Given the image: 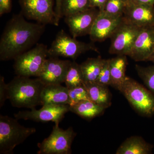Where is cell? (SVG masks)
Returning a JSON list of instances; mask_svg holds the SVG:
<instances>
[{"mask_svg":"<svg viewBox=\"0 0 154 154\" xmlns=\"http://www.w3.org/2000/svg\"><path fill=\"white\" fill-rule=\"evenodd\" d=\"M45 26L25 20L22 13L14 15L7 23L0 41V59H15L36 44Z\"/></svg>","mask_w":154,"mask_h":154,"instance_id":"1","label":"cell"},{"mask_svg":"<svg viewBox=\"0 0 154 154\" xmlns=\"http://www.w3.org/2000/svg\"><path fill=\"white\" fill-rule=\"evenodd\" d=\"M45 85L38 78L17 75L7 84V98L14 107L32 109L42 105L41 93Z\"/></svg>","mask_w":154,"mask_h":154,"instance_id":"2","label":"cell"},{"mask_svg":"<svg viewBox=\"0 0 154 154\" xmlns=\"http://www.w3.org/2000/svg\"><path fill=\"white\" fill-rule=\"evenodd\" d=\"M36 132V128L22 126L17 119L0 115V154H13L17 146Z\"/></svg>","mask_w":154,"mask_h":154,"instance_id":"3","label":"cell"},{"mask_svg":"<svg viewBox=\"0 0 154 154\" xmlns=\"http://www.w3.org/2000/svg\"><path fill=\"white\" fill-rule=\"evenodd\" d=\"M120 92L140 115L147 117L154 115V94L133 79L126 77Z\"/></svg>","mask_w":154,"mask_h":154,"instance_id":"4","label":"cell"},{"mask_svg":"<svg viewBox=\"0 0 154 154\" xmlns=\"http://www.w3.org/2000/svg\"><path fill=\"white\" fill-rule=\"evenodd\" d=\"M48 50L47 45L38 44L16 58L14 68L17 75L38 77L48 56Z\"/></svg>","mask_w":154,"mask_h":154,"instance_id":"5","label":"cell"},{"mask_svg":"<svg viewBox=\"0 0 154 154\" xmlns=\"http://www.w3.org/2000/svg\"><path fill=\"white\" fill-rule=\"evenodd\" d=\"M89 51L98 52V49L93 43L78 41L62 30L57 33L51 46L48 48V56L61 57L75 60L80 55Z\"/></svg>","mask_w":154,"mask_h":154,"instance_id":"6","label":"cell"},{"mask_svg":"<svg viewBox=\"0 0 154 154\" xmlns=\"http://www.w3.org/2000/svg\"><path fill=\"white\" fill-rule=\"evenodd\" d=\"M56 122L52 132L41 143L38 144V154H70L71 146L76 134L70 127L63 130Z\"/></svg>","mask_w":154,"mask_h":154,"instance_id":"7","label":"cell"},{"mask_svg":"<svg viewBox=\"0 0 154 154\" xmlns=\"http://www.w3.org/2000/svg\"><path fill=\"white\" fill-rule=\"evenodd\" d=\"M141 28L123 17L121 24L110 37L109 52L117 55L128 56Z\"/></svg>","mask_w":154,"mask_h":154,"instance_id":"8","label":"cell"},{"mask_svg":"<svg viewBox=\"0 0 154 154\" xmlns=\"http://www.w3.org/2000/svg\"><path fill=\"white\" fill-rule=\"evenodd\" d=\"M22 14L27 19L45 25H58L52 0H21Z\"/></svg>","mask_w":154,"mask_h":154,"instance_id":"9","label":"cell"},{"mask_svg":"<svg viewBox=\"0 0 154 154\" xmlns=\"http://www.w3.org/2000/svg\"><path fill=\"white\" fill-rule=\"evenodd\" d=\"M70 111V106L66 105H43L39 110L35 107L30 110L19 111L14 114L15 118L24 120H31L38 122H60L65 114Z\"/></svg>","mask_w":154,"mask_h":154,"instance_id":"10","label":"cell"},{"mask_svg":"<svg viewBox=\"0 0 154 154\" xmlns=\"http://www.w3.org/2000/svg\"><path fill=\"white\" fill-rule=\"evenodd\" d=\"M99 10L96 8H89L65 17L66 23L68 26L74 38L90 35Z\"/></svg>","mask_w":154,"mask_h":154,"instance_id":"11","label":"cell"},{"mask_svg":"<svg viewBox=\"0 0 154 154\" xmlns=\"http://www.w3.org/2000/svg\"><path fill=\"white\" fill-rule=\"evenodd\" d=\"M123 19V16H111L99 11L90 34L94 42H102L110 38Z\"/></svg>","mask_w":154,"mask_h":154,"instance_id":"12","label":"cell"},{"mask_svg":"<svg viewBox=\"0 0 154 154\" xmlns=\"http://www.w3.org/2000/svg\"><path fill=\"white\" fill-rule=\"evenodd\" d=\"M72 61L58 57L47 58L38 78L45 85H61L64 82L67 72Z\"/></svg>","mask_w":154,"mask_h":154,"instance_id":"13","label":"cell"},{"mask_svg":"<svg viewBox=\"0 0 154 154\" xmlns=\"http://www.w3.org/2000/svg\"><path fill=\"white\" fill-rule=\"evenodd\" d=\"M154 52V26L142 28L128 56L135 61H143L148 60Z\"/></svg>","mask_w":154,"mask_h":154,"instance_id":"14","label":"cell"},{"mask_svg":"<svg viewBox=\"0 0 154 154\" xmlns=\"http://www.w3.org/2000/svg\"><path fill=\"white\" fill-rule=\"evenodd\" d=\"M123 17L130 23L140 28L154 26V6L135 5L128 2Z\"/></svg>","mask_w":154,"mask_h":154,"instance_id":"15","label":"cell"},{"mask_svg":"<svg viewBox=\"0 0 154 154\" xmlns=\"http://www.w3.org/2000/svg\"><path fill=\"white\" fill-rule=\"evenodd\" d=\"M41 97L42 105H69V89L61 85H45Z\"/></svg>","mask_w":154,"mask_h":154,"instance_id":"16","label":"cell"},{"mask_svg":"<svg viewBox=\"0 0 154 154\" xmlns=\"http://www.w3.org/2000/svg\"><path fill=\"white\" fill-rule=\"evenodd\" d=\"M128 64L126 55H117L110 59L111 85L121 91L126 79L125 71Z\"/></svg>","mask_w":154,"mask_h":154,"instance_id":"17","label":"cell"},{"mask_svg":"<svg viewBox=\"0 0 154 154\" xmlns=\"http://www.w3.org/2000/svg\"><path fill=\"white\" fill-rule=\"evenodd\" d=\"M153 146L140 137L132 136L127 139L116 151V154H149Z\"/></svg>","mask_w":154,"mask_h":154,"instance_id":"18","label":"cell"},{"mask_svg":"<svg viewBox=\"0 0 154 154\" xmlns=\"http://www.w3.org/2000/svg\"><path fill=\"white\" fill-rule=\"evenodd\" d=\"M83 85L91 101L106 108L111 105V94L107 86L101 85L96 83H84Z\"/></svg>","mask_w":154,"mask_h":154,"instance_id":"19","label":"cell"},{"mask_svg":"<svg viewBox=\"0 0 154 154\" xmlns=\"http://www.w3.org/2000/svg\"><path fill=\"white\" fill-rule=\"evenodd\" d=\"M106 109L104 106L98 105L90 100H83L73 106H70V111L87 119L99 116Z\"/></svg>","mask_w":154,"mask_h":154,"instance_id":"20","label":"cell"},{"mask_svg":"<svg viewBox=\"0 0 154 154\" xmlns=\"http://www.w3.org/2000/svg\"><path fill=\"white\" fill-rule=\"evenodd\" d=\"M105 61L101 57L90 58L80 65L84 83L96 82Z\"/></svg>","mask_w":154,"mask_h":154,"instance_id":"21","label":"cell"},{"mask_svg":"<svg viewBox=\"0 0 154 154\" xmlns=\"http://www.w3.org/2000/svg\"><path fill=\"white\" fill-rule=\"evenodd\" d=\"M84 81L80 65L72 62L67 72L64 82L69 89L82 85Z\"/></svg>","mask_w":154,"mask_h":154,"instance_id":"22","label":"cell"},{"mask_svg":"<svg viewBox=\"0 0 154 154\" xmlns=\"http://www.w3.org/2000/svg\"><path fill=\"white\" fill-rule=\"evenodd\" d=\"M89 8H91L90 0H63L61 7L62 17H67Z\"/></svg>","mask_w":154,"mask_h":154,"instance_id":"23","label":"cell"},{"mask_svg":"<svg viewBox=\"0 0 154 154\" xmlns=\"http://www.w3.org/2000/svg\"><path fill=\"white\" fill-rule=\"evenodd\" d=\"M128 0H107L104 10L100 12L111 16H123Z\"/></svg>","mask_w":154,"mask_h":154,"instance_id":"24","label":"cell"},{"mask_svg":"<svg viewBox=\"0 0 154 154\" xmlns=\"http://www.w3.org/2000/svg\"><path fill=\"white\" fill-rule=\"evenodd\" d=\"M135 69L139 76L154 94V66L143 67L136 65Z\"/></svg>","mask_w":154,"mask_h":154,"instance_id":"25","label":"cell"},{"mask_svg":"<svg viewBox=\"0 0 154 154\" xmlns=\"http://www.w3.org/2000/svg\"><path fill=\"white\" fill-rule=\"evenodd\" d=\"M69 105L73 106L85 100H90L87 90L84 85L69 89Z\"/></svg>","mask_w":154,"mask_h":154,"instance_id":"26","label":"cell"},{"mask_svg":"<svg viewBox=\"0 0 154 154\" xmlns=\"http://www.w3.org/2000/svg\"><path fill=\"white\" fill-rule=\"evenodd\" d=\"M110 59L105 60L99 77L96 82L97 84L101 85H111V75L110 71Z\"/></svg>","mask_w":154,"mask_h":154,"instance_id":"27","label":"cell"},{"mask_svg":"<svg viewBox=\"0 0 154 154\" xmlns=\"http://www.w3.org/2000/svg\"><path fill=\"white\" fill-rule=\"evenodd\" d=\"M7 98V84L4 81V78L1 76L0 79V106L1 107L4 105Z\"/></svg>","mask_w":154,"mask_h":154,"instance_id":"28","label":"cell"},{"mask_svg":"<svg viewBox=\"0 0 154 154\" xmlns=\"http://www.w3.org/2000/svg\"><path fill=\"white\" fill-rule=\"evenodd\" d=\"M12 9L11 0H0V15L10 13Z\"/></svg>","mask_w":154,"mask_h":154,"instance_id":"29","label":"cell"},{"mask_svg":"<svg viewBox=\"0 0 154 154\" xmlns=\"http://www.w3.org/2000/svg\"><path fill=\"white\" fill-rule=\"evenodd\" d=\"M107 0H90V7L91 8H96L99 11L104 10Z\"/></svg>","mask_w":154,"mask_h":154,"instance_id":"30","label":"cell"},{"mask_svg":"<svg viewBox=\"0 0 154 154\" xmlns=\"http://www.w3.org/2000/svg\"><path fill=\"white\" fill-rule=\"evenodd\" d=\"M63 0H56L55 13L57 23H59L60 20L62 17L61 15L62 4Z\"/></svg>","mask_w":154,"mask_h":154,"instance_id":"31","label":"cell"},{"mask_svg":"<svg viewBox=\"0 0 154 154\" xmlns=\"http://www.w3.org/2000/svg\"><path fill=\"white\" fill-rule=\"evenodd\" d=\"M129 3L135 5H149L154 6V0H128Z\"/></svg>","mask_w":154,"mask_h":154,"instance_id":"32","label":"cell"},{"mask_svg":"<svg viewBox=\"0 0 154 154\" xmlns=\"http://www.w3.org/2000/svg\"><path fill=\"white\" fill-rule=\"evenodd\" d=\"M148 61H150L154 63V52L153 54L149 58Z\"/></svg>","mask_w":154,"mask_h":154,"instance_id":"33","label":"cell"}]
</instances>
